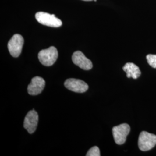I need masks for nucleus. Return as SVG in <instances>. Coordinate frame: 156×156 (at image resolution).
<instances>
[{
    "instance_id": "nucleus-1",
    "label": "nucleus",
    "mask_w": 156,
    "mask_h": 156,
    "mask_svg": "<svg viewBox=\"0 0 156 156\" xmlns=\"http://www.w3.org/2000/svg\"><path fill=\"white\" fill-rule=\"evenodd\" d=\"M58 56V51L55 46L41 50L38 53L40 62L45 66H51L55 64Z\"/></svg>"
},
{
    "instance_id": "nucleus-2",
    "label": "nucleus",
    "mask_w": 156,
    "mask_h": 156,
    "mask_svg": "<svg viewBox=\"0 0 156 156\" xmlns=\"http://www.w3.org/2000/svg\"><path fill=\"white\" fill-rule=\"evenodd\" d=\"M36 20L38 22L51 27H59L62 26V20L56 17L55 15H51L44 12H39L35 14Z\"/></svg>"
},
{
    "instance_id": "nucleus-3",
    "label": "nucleus",
    "mask_w": 156,
    "mask_h": 156,
    "mask_svg": "<svg viewBox=\"0 0 156 156\" xmlns=\"http://www.w3.org/2000/svg\"><path fill=\"white\" fill-rule=\"evenodd\" d=\"M156 145V135L146 131L140 133L138 139V147L142 151H147L153 149Z\"/></svg>"
},
{
    "instance_id": "nucleus-4",
    "label": "nucleus",
    "mask_w": 156,
    "mask_h": 156,
    "mask_svg": "<svg viewBox=\"0 0 156 156\" xmlns=\"http://www.w3.org/2000/svg\"><path fill=\"white\" fill-rule=\"evenodd\" d=\"M24 39L20 34H15L8 44V48L12 56L18 57L22 53Z\"/></svg>"
},
{
    "instance_id": "nucleus-5",
    "label": "nucleus",
    "mask_w": 156,
    "mask_h": 156,
    "mask_svg": "<svg viewBox=\"0 0 156 156\" xmlns=\"http://www.w3.org/2000/svg\"><path fill=\"white\" fill-rule=\"evenodd\" d=\"M130 131L129 126L124 123L112 128V133L114 140L117 145H123L125 143L127 136Z\"/></svg>"
},
{
    "instance_id": "nucleus-6",
    "label": "nucleus",
    "mask_w": 156,
    "mask_h": 156,
    "mask_svg": "<svg viewBox=\"0 0 156 156\" xmlns=\"http://www.w3.org/2000/svg\"><path fill=\"white\" fill-rule=\"evenodd\" d=\"M64 86L67 89L79 93L86 92L88 89V84L82 80L77 79H68L64 82Z\"/></svg>"
},
{
    "instance_id": "nucleus-7",
    "label": "nucleus",
    "mask_w": 156,
    "mask_h": 156,
    "mask_svg": "<svg viewBox=\"0 0 156 156\" xmlns=\"http://www.w3.org/2000/svg\"><path fill=\"white\" fill-rule=\"evenodd\" d=\"M39 117L37 112L34 109L28 112L24 121V127L30 134L34 133L38 126Z\"/></svg>"
},
{
    "instance_id": "nucleus-8",
    "label": "nucleus",
    "mask_w": 156,
    "mask_h": 156,
    "mask_svg": "<svg viewBox=\"0 0 156 156\" xmlns=\"http://www.w3.org/2000/svg\"><path fill=\"white\" fill-rule=\"evenodd\" d=\"M72 60L75 65L83 70H90L93 67L92 62L80 51H76L73 53Z\"/></svg>"
},
{
    "instance_id": "nucleus-9",
    "label": "nucleus",
    "mask_w": 156,
    "mask_h": 156,
    "mask_svg": "<svg viewBox=\"0 0 156 156\" xmlns=\"http://www.w3.org/2000/svg\"><path fill=\"white\" fill-rule=\"evenodd\" d=\"M45 86V80L41 77L35 76L32 79L31 83L28 86V94L31 95L39 94L44 89Z\"/></svg>"
},
{
    "instance_id": "nucleus-10",
    "label": "nucleus",
    "mask_w": 156,
    "mask_h": 156,
    "mask_svg": "<svg viewBox=\"0 0 156 156\" xmlns=\"http://www.w3.org/2000/svg\"><path fill=\"white\" fill-rule=\"evenodd\" d=\"M123 71L127 73V77L136 79L139 78L141 74L140 68L133 62H127L123 67Z\"/></svg>"
},
{
    "instance_id": "nucleus-11",
    "label": "nucleus",
    "mask_w": 156,
    "mask_h": 156,
    "mask_svg": "<svg viewBox=\"0 0 156 156\" xmlns=\"http://www.w3.org/2000/svg\"><path fill=\"white\" fill-rule=\"evenodd\" d=\"M87 156H100V151L97 146H94L91 147L89 151H87Z\"/></svg>"
},
{
    "instance_id": "nucleus-12",
    "label": "nucleus",
    "mask_w": 156,
    "mask_h": 156,
    "mask_svg": "<svg viewBox=\"0 0 156 156\" xmlns=\"http://www.w3.org/2000/svg\"><path fill=\"white\" fill-rule=\"evenodd\" d=\"M146 59L148 64L153 68H156V55H148L146 56Z\"/></svg>"
},
{
    "instance_id": "nucleus-13",
    "label": "nucleus",
    "mask_w": 156,
    "mask_h": 156,
    "mask_svg": "<svg viewBox=\"0 0 156 156\" xmlns=\"http://www.w3.org/2000/svg\"><path fill=\"white\" fill-rule=\"evenodd\" d=\"M84 1H94V0H82Z\"/></svg>"
}]
</instances>
